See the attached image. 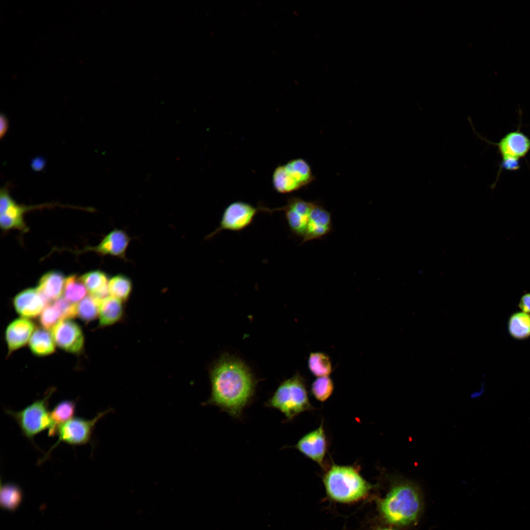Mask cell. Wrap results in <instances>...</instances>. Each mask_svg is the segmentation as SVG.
<instances>
[{
    "label": "cell",
    "mask_w": 530,
    "mask_h": 530,
    "mask_svg": "<svg viewBox=\"0 0 530 530\" xmlns=\"http://www.w3.org/2000/svg\"><path fill=\"white\" fill-rule=\"evenodd\" d=\"M508 331L512 337L524 339L530 336V315L523 312L513 314L508 323Z\"/></svg>",
    "instance_id": "obj_24"
},
{
    "label": "cell",
    "mask_w": 530,
    "mask_h": 530,
    "mask_svg": "<svg viewBox=\"0 0 530 530\" xmlns=\"http://www.w3.org/2000/svg\"><path fill=\"white\" fill-rule=\"evenodd\" d=\"M316 204L315 202L307 201L299 197L292 196L288 198L286 205L282 207L270 209L260 205L259 208L262 212H284L292 233L295 236L302 238L310 213Z\"/></svg>",
    "instance_id": "obj_10"
},
{
    "label": "cell",
    "mask_w": 530,
    "mask_h": 530,
    "mask_svg": "<svg viewBox=\"0 0 530 530\" xmlns=\"http://www.w3.org/2000/svg\"><path fill=\"white\" fill-rule=\"evenodd\" d=\"M34 328V323L26 318H18L10 322L5 332L8 353L26 345L29 342Z\"/></svg>",
    "instance_id": "obj_16"
},
{
    "label": "cell",
    "mask_w": 530,
    "mask_h": 530,
    "mask_svg": "<svg viewBox=\"0 0 530 530\" xmlns=\"http://www.w3.org/2000/svg\"><path fill=\"white\" fill-rule=\"evenodd\" d=\"M54 390V388L49 389L43 398L19 411L4 409L5 412L15 420L22 434L33 444L35 436L51 426L49 398Z\"/></svg>",
    "instance_id": "obj_5"
},
{
    "label": "cell",
    "mask_w": 530,
    "mask_h": 530,
    "mask_svg": "<svg viewBox=\"0 0 530 530\" xmlns=\"http://www.w3.org/2000/svg\"><path fill=\"white\" fill-rule=\"evenodd\" d=\"M55 344L62 349L79 353L84 345V336L80 326L70 319L62 320L52 329Z\"/></svg>",
    "instance_id": "obj_11"
},
{
    "label": "cell",
    "mask_w": 530,
    "mask_h": 530,
    "mask_svg": "<svg viewBox=\"0 0 530 530\" xmlns=\"http://www.w3.org/2000/svg\"><path fill=\"white\" fill-rule=\"evenodd\" d=\"M65 281L64 275L61 272L51 271L42 276L36 288L49 303L61 297Z\"/></svg>",
    "instance_id": "obj_18"
},
{
    "label": "cell",
    "mask_w": 530,
    "mask_h": 530,
    "mask_svg": "<svg viewBox=\"0 0 530 530\" xmlns=\"http://www.w3.org/2000/svg\"><path fill=\"white\" fill-rule=\"evenodd\" d=\"M332 229L331 213L316 203L310 213L302 243L321 238Z\"/></svg>",
    "instance_id": "obj_15"
},
{
    "label": "cell",
    "mask_w": 530,
    "mask_h": 530,
    "mask_svg": "<svg viewBox=\"0 0 530 530\" xmlns=\"http://www.w3.org/2000/svg\"><path fill=\"white\" fill-rule=\"evenodd\" d=\"M9 127L7 117L3 114L0 117V137L2 138L6 133Z\"/></svg>",
    "instance_id": "obj_34"
},
{
    "label": "cell",
    "mask_w": 530,
    "mask_h": 530,
    "mask_svg": "<svg viewBox=\"0 0 530 530\" xmlns=\"http://www.w3.org/2000/svg\"><path fill=\"white\" fill-rule=\"evenodd\" d=\"M294 448L308 458L322 466L327 448L323 424L302 437Z\"/></svg>",
    "instance_id": "obj_12"
},
{
    "label": "cell",
    "mask_w": 530,
    "mask_h": 530,
    "mask_svg": "<svg viewBox=\"0 0 530 530\" xmlns=\"http://www.w3.org/2000/svg\"><path fill=\"white\" fill-rule=\"evenodd\" d=\"M315 179L307 161L297 158L276 167L273 172L272 183L276 191L285 194L307 186Z\"/></svg>",
    "instance_id": "obj_7"
},
{
    "label": "cell",
    "mask_w": 530,
    "mask_h": 530,
    "mask_svg": "<svg viewBox=\"0 0 530 530\" xmlns=\"http://www.w3.org/2000/svg\"><path fill=\"white\" fill-rule=\"evenodd\" d=\"M53 304L58 310L62 320L70 319L77 316V304L71 303L64 297H60Z\"/></svg>",
    "instance_id": "obj_31"
},
{
    "label": "cell",
    "mask_w": 530,
    "mask_h": 530,
    "mask_svg": "<svg viewBox=\"0 0 530 530\" xmlns=\"http://www.w3.org/2000/svg\"><path fill=\"white\" fill-rule=\"evenodd\" d=\"M519 307L523 312L530 315V293H526L521 297Z\"/></svg>",
    "instance_id": "obj_33"
},
{
    "label": "cell",
    "mask_w": 530,
    "mask_h": 530,
    "mask_svg": "<svg viewBox=\"0 0 530 530\" xmlns=\"http://www.w3.org/2000/svg\"><path fill=\"white\" fill-rule=\"evenodd\" d=\"M22 496L21 488L16 484L1 483L0 504L4 508L10 510H15L19 505Z\"/></svg>",
    "instance_id": "obj_26"
},
{
    "label": "cell",
    "mask_w": 530,
    "mask_h": 530,
    "mask_svg": "<svg viewBox=\"0 0 530 530\" xmlns=\"http://www.w3.org/2000/svg\"><path fill=\"white\" fill-rule=\"evenodd\" d=\"M423 503L418 488L403 480L391 489L380 504L381 512L390 523L405 526L415 523L422 509Z\"/></svg>",
    "instance_id": "obj_2"
},
{
    "label": "cell",
    "mask_w": 530,
    "mask_h": 530,
    "mask_svg": "<svg viewBox=\"0 0 530 530\" xmlns=\"http://www.w3.org/2000/svg\"><path fill=\"white\" fill-rule=\"evenodd\" d=\"M28 343L32 353L38 356L51 354L55 350V344L52 334L44 328L35 329Z\"/></svg>",
    "instance_id": "obj_21"
},
{
    "label": "cell",
    "mask_w": 530,
    "mask_h": 530,
    "mask_svg": "<svg viewBox=\"0 0 530 530\" xmlns=\"http://www.w3.org/2000/svg\"><path fill=\"white\" fill-rule=\"evenodd\" d=\"M1 187L0 193V214L4 213L15 201L9 194L8 185Z\"/></svg>",
    "instance_id": "obj_32"
},
{
    "label": "cell",
    "mask_w": 530,
    "mask_h": 530,
    "mask_svg": "<svg viewBox=\"0 0 530 530\" xmlns=\"http://www.w3.org/2000/svg\"><path fill=\"white\" fill-rule=\"evenodd\" d=\"M101 300L91 295L84 297L77 304V316L84 322H90L98 317Z\"/></svg>",
    "instance_id": "obj_28"
},
{
    "label": "cell",
    "mask_w": 530,
    "mask_h": 530,
    "mask_svg": "<svg viewBox=\"0 0 530 530\" xmlns=\"http://www.w3.org/2000/svg\"><path fill=\"white\" fill-rule=\"evenodd\" d=\"M113 411V408H108L97 413L91 419L74 417L60 424L56 429V435L58 436L57 441L39 460L38 463L40 464L46 460L50 456L52 451L61 442L72 446L81 445L89 443L92 440L97 422L107 413Z\"/></svg>",
    "instance_id": "obj_6"
},
{
    "label": "cell",
    "mask_w": 530,
    "mask_h": 530,
    "mask_svg": "<svg viewBox=\"0 0 530 530\" xmlns=\"http://www.w3.org/2000/svg\"><path fill=\"white\" fill-rule=\"evenodd\" d=\"M31 207L20 205L14 201L7 211L0 214V227L3 230L17 229L25 230L26 229L24 220V214Z\"/></svg>",
    "instance_id": "obj_22"
},
{
    "label": "cell",
    "mask_w": 530,
    "mask_h": 530,
    "mask_svg": "<svg viewBox=\"0 0 530 530\" xmlns=\"http://www.w3.org/2000/svg\"><path fill=\"white\" fill-rule=\"evenodd\" d=\"M267 407L278 410L290 421L300 413L313 409L303 378L298 373L283 381L265 403Z\"/></svg>",
    "instance_id": "obj_4"
},
{
    "label": "cell",
    "mask_w": 530,
    "mask_h": 530,
    "mask_svg": "<svg viewBox=\"0 0 530 530\" xmlns=\"http://www.w3.org/2000/svg\"><path fill=\"white\" fill-rule=\"evenodd\" d=\"M87 291L81 278L77 275H70L65 279L63 294L68 301L76 304L85 297Z\"/></svg>",
    "instance_id": "obj_25"
},
{
    "label": "cell",
    "mask_w": 530,
    "mask_h": 530,
    "mask_svg": "<svg viewBox=\"0 0 530 530\" xmlns=\"http://www.w3.org/2000/svg\"><path fill=\"white\" fill-rule=\"evenodd\" d=\"M497 147L501 157L498 176L504 170L514 171L520 167V160L530 151V138L519 129L510 132L498 142L493 143Z\"/></svg>",
    "instance_id": "obj_8"
},
{
    "label": "cell",
    "mask_w": 530,
    "mask_h": 530,
    "mask_svg": "<svg viewBox=\"0 0 530 530\" xmlns=\"http://www.w3.org/2000/svg\"><path fill=\"white\" fill-rule=\"evenodd\" d=\"M334 384L329 376L318 377L313 382L311 391L313 396L318 401H326L332 394Z\"/></svg>",
    "instance_id": "obj_29"
},
{
    "label": "cell",
    "mask_w": 530,
    "mask_h": 530,
    "mask_svg": "<svg viewBox=\"0 0 530 530\" xmlns=\"http://www.w3.org/2000/svg\"><path fill=\"white\" fill-rule=\"evenodd\" d=\"M45 165V161L43 158H36L32 160L31 162L32 168L35 171H40L42 170Z\"/></svg>",
    "instance_id": "obj_35"
},
{
    "label": "cell",
    "mask_w": 530,
    "mask_h": 530,
    "mask_svg": "<svg viewBox=\"0 0 530 530\" xmlns=\"http://www.w3.org/2000/svg\"><path fill=\"white\" fill-rule=\"evenodd\" d=\"M259 206L241 201H234L224 209L218 226L205 239L212 238L222 231L239 232L251 224L258 212Z\"/></svg>",
    "instance_id": "obj_9"
},
{
    "label": "cell",
    "mask_w": 530,
    "mask_h": 530,
    "mask_svg": "<svg viewBox=\"0 0 530 530\" xmlns=\"http://www.w3.org/2000/svg\"><path fill=\"white\" fill-rule=\"evenodd\" d=\"M308 364L311 372L317 377L329 376L332 371L329 356L322 352H311L309 356Z\"/></svg>",
    "instance_id": "obj_27"
},
{
    "label": "cell",
    "mask_w": 530,
    "mask_h": 530,
    "mask_svg": "<svg viewBox=\"0 0 530 530\" xmlns=\"http://www.w3.org/2000/svg\"><path fill=\"white\" fill-rule=\"evenodd\" d=\"M124 303L110 295L102 299L99 304V325L106 327L121 321L124 316Z\"/></svg>",
    "instance_id": "obj_17"
},
{
    "label": "cell",
    "mask_w": 530,
    "mask_h": 530,
    "mask_svg": "<svg viewBox=\"0 0 530 530\" xmlns=\"http://www.w3.org/2000/svg\"><path fill=\"white\" fill-rule=\"evenodd\" d=\"M210 377L211 394L203 405L216 406L240 419L255 390V380L247 366L238 358L223 355L212 366Z\"/></svg>",
    "instance_id": "obj_1"
},
{
    "label": "cell",
    "mask_w": 530,
    "mask_h": 530,
    "mask_svg": "<svg viewBox=\"0 0 530 530\" xmlns=\"http://www.w3.org/2000/svg\"><path fill=\"white\" fill-rule=\"evenodd\" d=\"M133 289L131 279L127 275L119 273L111 277L108 281L109 295L117 298L124 303L130 298Z\"/></svg>",
    "instance_id": "obj_23"
},
{
    "label": "cell",
    "mask_w": 530,
    "mask_h": 530,
    "mask_svg": "<svg viewBox=\"0 0 530 530\" xmlns=\"http://www.w3.org/2000/svg\"><path fill=\"white\" fill-rule=\"evenodd\" d=\"M81 279L90 295L99 300L109 295L108 278L104 271L97 270L87 272Z\"/></svg>",
    "instance_id": "obj_19"
},
{
    "label": "cell",
    "mask_w": 530,
    "mask_h": 530,
    "mask_svg": "<svg viewBox=\"0 0 530 530\" xmlns=\"http://www.w3.org/2000/svg\"><path fill=\"white\" fill-rule=\"evenodd\" d=\"M323 482L330 497L341 502L360 499L371 487L354 467L335 464L325 474Z\"/></svg>",
    "instance_id": "obj_3"
},
{
    "label": "cell",
    "mask_w": 530,
    "mask_h": 530,
    "mask_svg": "<svg viewBox=\"0 0 530 530\" xmlns=\"http://www.w3.org/2000/svg\"><path fill=\"white\" fill-rule=\"evenodd\" d=\"M13 303L16 311L26 318L37 317L49 304L37 288L21 291L15 296Z\"/></svg>",
    "instance_id": "obj_14"
},
{
    "label": "cell",
    "mask_w": 530,
    "mask_h": 530,
    "mask_svg": "<svg viewBox=\"0 0 530 530\" xmlns=\"http://www.w3.org/2000/svg\"><path fill=\"white\" fill-rule=\"evenodd\" d=\"M76 409V402L73 400H63L56 403L50 411L51 425L48 429V436L55 435L57 427L73 418Z\"/></svg>",
    "instance_id": "obj_20"
},
{
    "label": "cell",
    "mask_w": 530,
    "mask_h": 530,
    "mask_svg": "<svg viewBox=\"0 0 530 530\" xmlns=\"http://www.w3.org/2000/svg\"><path fill=\"white\" fill-rule=\"evenodd\" d=\"M379 530H394L389 529V528H384V529H380Z\"/></svg>",
    "instance_id": "obj_36"
},
{
    "label": "cell",
    "mask_w": 530,
    "mask_h": 530,
    "mask_svg": "<svg viewBox=\"0 0 530 530\" xmlns=\"http://www.w3.org/2000/svg\"><path fill=\"white\" fill-rule=\"evenodd\" d=\"M132 238L126 231L115 228L109 232L98 244L89 250L102 256H111L127 261L126 253Z\"/></svg>",
    "instance_id": "obj_13"
},
{
    "label": "cell",
    "mask_w": 530,
    "mask_h": 530,
    "mask_svg": "<svg viewBox=\"0 0 530 530\" xmlns=\"http://www.w3.org/2000/svg\"><path fill=\"white\" fill-rule=\"evenodd\" d=\"M61 320H62L60 314L53 303L48 304L41 313L39 317L40 324L46 330L52 329Z\"/></svg>",
    "instance_id": "obj_30"
}]
</instances>
